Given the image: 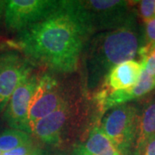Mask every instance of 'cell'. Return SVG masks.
Instances as JSON below:
<instances>
[{
  "label": "cell",
  "mask_w": 155,
  "mask_h": 155,
  "mask_svg": "<svg viewBox=\"0 0 155 155\" xmlns=\"http://www.w3.org/2000/svg\"><path fill=\"white\" fill-rule=\"evenodd\" d=\"M91 35L77 2L62 0L47 18L18 33L15 43L31 64L72 73Z\"/></svg>",
  "instance_id": "cell-1"
},
{
  "label": "cell",
  "mask_w": 155,
  "mask_h": 155,
  "mask_svg": "<svg viewBox=\"0 0 155 155\" xmlns=\"http://www.w3.org/2000/svg\"><path fill=\"white\" fill-rule=\"evenodd\" d=\"M140 49V39L133 22L110 31L91 35L82 53L85 88L95 91L111 69L131 61Z\"/></svg>",
  "instance_id": "cell-2"
},
{
  "label": "cell",
  "mask_w": 155,
  "mask_h": 155,
  "mask_svg": "<svg viewBox=\"0 0 155 155\" xmlns=\"http://www.w3.org/2000/svg\"><path fill=\"white\" fill-rule=\"evenodd\" d=\"M140 116L133 104H122L111 109L101 124V129L121 155H130L138 134ZM137 155V154H136Z\"/></svg>",
  "instance_id": "cell-3"
},
{
  "label": "cell",
  "mask_w": 155,
  "mask_h": 155,
  "mask_svg": "<svg viewBox=\"0 0 155 155\" xmlns=\"http://www.w3.org/2000/svg\"><path fill=\"white\" fill-rule=\"evenodd\" d=\"M92 35L110 31L133 22L128 13V2L120 0L76 1Z\"/></svg>",
  "instance_id": "cell-4"
},
{
  "label": "cell",
  "mask_w": 155,
  "mask_h": 155,
  "mask_svg": "<svg viewBox=\"0 0 155 155\" xmlns=\"http://www.w3.org/2000/svg\"><path fill=\"white\" fill-rule=\"evenodd\" d=\"M61 1L10 0L6 1L5 23L11 32L20 33L44 20L58 9Z\"/></svg>",
  "instance_id": "cell-5"
},
{
  "label": "cell",
  "mask_w": 155,
  "mask_h": 155,
  "mask_svg": "<svg viewBox=\"0 0 155 155\" xmlns=\"http://www.w3.org/2000/svg\"><path fill=\"white\" fill-rule=\"evenodd\" d=\"M32 64L20 53H0V113L5 111L17 86L31 75Z\"/></svg>",
  "instance_id": "cell-6"
},
{
  "label": "cell",
  "mask_w": 155,
  "mask_h": 155,
  "mask_svg": "<svg viewBox=\"0 0 155 155\" xmlns=\"http://www.w3.org/2000/svg\"><path fill=\"white\" fill-rule=\"evenodd\" d=\"M59 84L49 74L39 78L38 84L30 100L28 112V127L32 134L38 121L54 111L65 102Z\"/></svg>",
  "instance_id": "cell-7"
},
{
  "label": "cell",
  "mask_w": 155,
  "mask_h": 155,
  "mask_svg": "<svg viewBox=\"0 0 155 155\" xmlns=\"http://www.w3.org/2000/svg\"><path fill=\"white\" fill-rule=\"evenodd\" d=\"M38 80L39 78L36 75L31 74L17 86L11 95L4 112V119L12 129L22 130L29 134L28 127V107Z\"/></svg>",
  "instance_id": "cell-8"
},
{
  "label": "cell",
  "mask_w": 155,
  "mask_h": 155,
  "mask_svg": "<svg viewBox=\"0 0 155 155\" xmlns=\"http://www.w3.org/2000/svg\"><path fill=\"white\" fill-rule=\"evenodd\" d=\"M71 115V106L65 101L55 110L46 116L35 125L32 134L45 144L58 146Z\"/></svg>",
  "instance_id": "cell-9"
},
{
  "label": "cell",
  "mask_w": 155,
  "mask_h": 155,
  "mask_svg": "<svg viewBox=\"0 0 155 155\" xmlns=\"http://www.w3.org/2000/svg\"><path fill=\"white\" fill-rule=\"evenodd\" d=\"M155 88V77L150 76L145 71H142L138 83L132 87L125 90L111 91L107 94H97V100L100 107L104 111L116 106L125 104L128 101L137 99L147 94Z\"/></svg>",
  "instance_id": "cell-10"
},
{
  "label": "cell",
  "mask_w": 155,
  "mask_h": 155,
  "mask_svg": "<svg viewBox=\"0 0 155 155\" xmlns=\"http://www.w3.org/2000/svg\"><path fill=\"white\" fill-rule=\"evenodd\" d=\"M142 71V64L133 60L116 65L110 71L103 83V86L105 88L98 93L107 94L132 87L138 83Z\"/></svg>",
  "instance_id": "cell-11"
},
{
  "label": "cell",
  "mask_w": 155,
  "mask_h": 155,
  "mask_svg": "<svg viewBox=\"0 0 155 155\" xmlns=\"http://www.w3.org/2000/svg\"><path fill=\"white\" fill-rule=\"evenodd\" d=\"M72 155H121L100 127H94L87 140L76 146Z\"/></svg>",
  "instance_id": "cell-12"
},
{
  "label": "cell",
  "mask_w": 155,
  "mask_h": 155,
  "mask_svg": "<svg viewBox=\"0 0 155 155\" xmlns=\"http://www.w3.org/2000/svg\"><path fill=\"white\" fill-rule=\"evenodd\" d=\"M155 136V99L152 100L145 107L141 116H140L138 134L136 140V154L140 155L146 144Z\"/></svg>",
  "instance_id": "cell-13"
},
{
  "label": "cell",
  "mask_w": 155,
  "mask_h": 155,
  "mask_svg": "<svg viewBox=\"0 0 155 155\" xmlns=\"http://www.w3.org/2000/svg\"><path fill=\"white\" fill-rule=\"evenodd\" d=\"M32 142L29 134L17 129H7L0 134V150L8 152Z\"/></svg>",
  "instance_id": "cell-14"
},
{
  "label": "cell",
  "mask_w": 155,
  "mask_h": 155,
  "mask_svg": "<svg viewBox=\"0 0 155 155\" xmlns=\"http://www.w3.org/2000/svg\"><path fill=\"white\" fill-rule=\"evenodd\" d=\"M145 38L146 44L142 48L149 52L155 47V17L145 22Z\"/></svg>",
  "instance_id": "cell-15"
},
{
  "label": "cell",
  "mask_w": 155,
  "mask_h": 155,
  "mask_svg": "<svg viewBox=\"0 0 155 155\" xmlns=\"http://www.w3.org/2000/svg\"><path fill=\"white\" fill-rule=\"evenodd\" d=\"M139 13L144 22L155 17V0L139 1Z\"/></svg>",
  "instance_id": "cell-16"
},
{
  "label": "cell",
  "mask_w": 155,
  "mask_h": 155,
  "mask_svg": "<svg viewBox=\"0 0 155 155\" xmlns=\"http://www.w3.org/2000/svg\"><path fill=\"white\" fill-rule=\"evenodd\" d=\"M42 153H43L41 152V150L39 149L31 142L29 144L19 147L11 151L4 152L2 155H41Z\"/></svg>",
  "instance_id": "cell-17"
},
{
  "label": "cell",
  "mask_w": 155,
  "mask_h": 155,
  "mask_svg": "<svg viewBox=\"0 0 155 155\" xmlns=\"http://www.w3.org/2000/svg\"><path fill=\"white\" fill-rule=\"evenodd\" d=\"M140 63L142 64L143 71L149 74L150 76L155 77V47L141 59Z\"/></svg>",
  "instance_id": "cell-18"
},
{
  "label": "cell",
  "mask_w": 155,
  "mask_h": 155,
  "mask_svg": "<svg viewBox=\"0 0 155 155\" xmlns=\"http://www.w3.org/2000/svg\"><path fill=\"white\" fill-rule=\"evenodd\" d=\"M141 155H155V136L146 144L141 152Z\"/></svg>",
  "instance_id": "cell-19"
},
{
  "label": "cell",
  "mask_w": 155,
  "mask_h": 155,
  "mask_svg": "<svg viewBox=\"0 0 155 155\" xmlns=\"http://www.w3.org/2000/svg\"><path fill=\"white\" fill-rule=\"evenodd\" d=\"M6 1L0 0V22L3 20V17L5 16V11Z\"/></svg>",
  "instance_id": "cell-20"
},
{
  "label": "cell",
  "mask_w": 155,
  "mask_h": 155,
  "mask_svg": "<svg viewBox=\"0 0 155 155\" xmlns=\"http://www.w3.org/2000/svg\"><path fill=\"white\" fill-rule=\"evenodd\" d=\"M2 153H3V152H2V151L0 150V155H2Z\"/></svg>",
  "instance_id": "cell-21"
},
{
  "label": "cell",
  "mask_w": 155,
  "mask_h": 155,
  "mask_svg": "<svg viewBox=\"0 0 155 155\" xmlns=\"http://www.w3.org/2000/svg\"><path fill=\"white\" fill-rule=\"evenodd\" d=\"M41 155H47V154H44V153H42V154H41Z\"/></svg>",
  "instance_id": "cell-22"
}]
</instances>
